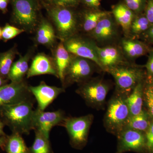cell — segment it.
Here are the masks:
<instances>
[{"instance_id": "obj_37", "label": "cell", "mask_w": 153, "mask_h": 153, "mask_svg": "<svg viewBox=\"0 0 153 153\" xmlns=\"http://www.w3.org/2000/svg\"><path fill=\"white\" fill-rule=\"evenodd\" d=\"M101 0H82V2L89 9H99Z\"/></svg>"}, {"instance_id": "obj_36", "label": "cell", "mask_w": 153, "mask_h": 153, "mask_svg": "<svg viewBox=\"0 0 153 153\" xmlns=\"http://www.w3.org/2000/svg\"><path fill=\"white\" fill-rule=\"evenodd\" d=\"M140 39L149 45H153V25H152L146 33L142 35Z\"/></svg>"}, {"instance_id": "obj_42", "label": "cell", "mask_w": 153, "mask_h": 153, "mask_svg": "<svg viewBox=\"0 0 153 153\" xmlns=\"http://www.w3.org/2000/svg\"><path fill=\"white\" fill-rule=\"evenodd\" d=\"M8 80V79H4L0 76V88L3 85L7 84Z\"/></svg>"}, {"instance_id": "obj_9", "label": "cell", "mask_w": 153, "mask_h": 153, "mask_svg": "<svg viewBox=\"0 0 153 153\" xmlns=\"http://www.w3.org/2000/svg\"><path fill=\"white\" fill-rule=\"evenodd\" d=\"M15 23L25 31L32 33L39 24L36 0H13Z\"/></svg>"}, {"instance_id": "obj_19", "label": "cell", "mask_w": 153, "mask_h": 153, "mask_svg": "<svg viewBox=\"0 0 153 153\" xmlns=\"http://www.w3.org/2000/svg\"><path fill=\"white\" fill-rule=\"evenodd\" d=\"M36 29V41L38 44L53 47L56 43L57 35L52 24L46 19H41Z\"/></svg>"}, {"instance_id": "obj_2", "label": "cell", "mask_w": 153, "mask_h": 153, "mask_svg": "<svg viewBox=\"0 0 153 153\" xmlns=\"http://www.w3.org/2000/svg\"><path fill=\"white\" fill-rule=\"evenodd\" d=\"M106 72L111 74L114 79L117 95L125 98L147 76L144 66L131 62L111 67Z\"/></svg>"}, {"instance_id": "obj_10", "label": "cell", "mask_w": 153, "mask_h": 153, "mask_svg": "<svg viewBox=\"0 0 153 153\" xmlns=\"http://www.w3.org/2000/svg\"><path fill=\"white\" fill-rule=\"evenodd\" d=\"M63 43L65 48L71 54L92 60L102 71L95 51V43L87 36H80L77 34Z\"/></svg>"}, {"instance_id": "obj_23", "label": "cell", "mask_w": 153, "mask_h": 153, "mask_svg": "<svg viewBox=\"0 0 153 153\" xmlns=\"http://www.w3.org/2000/svg\"><path fill=\"white\" fill-rule=\"evenodd\" d=\"M144 81L145 80L140 82L129 95L125 98L131 116L139 114L143 110Z\"/></svg>"}, {"instance_id": "obj_22", "label": "cell", "mask_w": 153, "mask_h": 153, "mask_svg": "<svg viewBox=\"0 0 153 153\" xmlns=\"http://www.w3.org/2000/svg\"><path fill=\"white\" fill-rule=\"evenodd\" d=\"M32 54L33 52L30 50L24 56L20 55L19 60L13 63L8 76V79L11 82H20L24 80L29 70V62Z\"/></svg>"}, {"instance_id": "obj_21", "label": "cell", "mask_w": 153, "mask_h": 153, "mask_svg": "<svg viewBox=\"0 0 153 153\" xmlns=\"http://www.w3.org/2000/svg\"><path fill=\"white\" fill-rule=\"evenodd\" d=\"M72 54L68 52L63 44L60 41L56 46L54 52V59L58 73L59 79L63 84L64 76L68 65L71 61Z\"/></svg>"}, {"instance_id": "obj_33", "label": "cell", "mask_w": 153, "mask_h": 153, "mask_svg": "<svg viewBox=\"0 0 153 153\" xmlns=\"http://www.w3.org/2000/svg\"><path fill=\"white\" fill-rule=\"evenodd\" d=\"M53 6L70 8L78 4L80 0H46Z\"/></svg>"}, {"instance_id": "obj_11", "label": "cell", "mask_w": 153, "mask_h": 153, "mask_svg": "<svg viewBox=\"0 0 153 153\" xmlns=\"http://www.w3.org/2000/svg\"><path fill=\"white\" fill-rule=\"evenodd\" d=\"M66 117L62 110L45 111L37 108L34 110L33 114V130L40 132L49 138L52 128L56 126H62Z\"/></svg>"}, {"instance_id": "obj_15", "label": "cell", "mask_w": 153, "mask_h": 153, "mask_svg": "<svg viewBox=\"0 0 153 153\" xmlns=\"http://www.w3.org/2000/svg\"><path fill=\"white\" fill-rule=\"evenodd\" d=\"M29 90L38 102V109L45 111L58 96L65 92V88L47 85L41 81L37 86L29 85Z\"/></svg>"}, {"instance_id": "obj_34", "label": "cell", "mask_w": 153, "mask_h": 153, "mask_svg": "<svg viewBox=\"0 0 153 153\" xmlns=\"http://www.w3.org/2000/svg\"><path fill=\"white\" fill-rule=\"evenodd\" d=\"M144 67L146 72L147 76L153 77V47L151 48L148 53L147 61Z\"/></svg>"}, {"instance_id": "obj_43", "label": "cell", "mask_w": 153, "mask_h": 153, "mask_svg": "<svg viewBox=\"0 0 153 153\" xmlns=\"http://www.w3.org/2000/svg\"><path fill=\"white\" fill-rule=\"evenodd\" d=\"M2 30L0 27V39L2 38Z\"/></svg>"}, {"instance_id": "obj_7", "label": "cell", "mask_w": 153, "mask_h": 153, "mask_svg": "<svg viewBox=\"0 0 153 153\" xmlns=\"http://www.w3.org/2000/svg\"><path fill=\"white\" fill-rule=\"evenodd\" d=\"M121 31L111 13L103 17L94 29L86 34V36L99 47H104L118 44L122 38Z\"/></svg>"}, {"instance_id": "obj_3", "label": "cell", "mask_w": 153, "mask_h": 153, "mask_svg": "<svg viewBox=\"0 0 153 153\" xmlns=\"http://www.w3.org/2000/svg\"><path fill=\"white\" fill-rule=\"evenodd\" d=\"M49 16L55 25L57 38L64 42L78 34L79 18L70 8L53 6L49 9Z\"/></svg>"}, {"instance_id": "obj_29", "label": "cell", "mask_w": 153, "mask_h": 153, "mask_svg": "<svg viewBox=\"0 0 153 153\" xmlns=\"http://www.w3.org/2000/svg\"><path fill=\"white\" fill-rule=\"evenodd\" d=\"M148 0H124L123 2L133 12L138 15L144 12Z\"/></svg>"}, {"instance_id": "obj_27", "label": "cell", "mask_w": 153, "mask_h": 153, "mask_svg": "<svg viewBox=\"0 0 153 153\" xmlns=\"http://www.w3.org/2000/svg\"><path fill=\"white\" fill-rule=\"evenodd\" d=\"M34 143L29 148V153H54L49 139L40 132L35 131Z\"/></svg>"}, {"instance_id": "obj_39", "label": "cell", "mask_w": 153, "mask_h": 153, "mask_svg": "<svg viewBox=\"0 0 153 153\" xmlns=\"http://www.w3.org/2000/svg\"><path fill=\"white\" fill-rule=\"evenodd\" d=\"M5 126L4 124L0 120V137L7 135L4 130Z\"/></svg>"}, {"instance_id": "obj_26", "label": "cell", "mask_w": 153, "mask_h": 153, "mask_svg": "<svg viewBox=\"0 0 153 153\" xmlns=\"http://www.w3.org/2000/svg\"><path fill=\"white\" fill-rule=\"evenodd\" d=\"M152 26L144 13L136 15L131 26L129 37L140 39Z\"/></svg>"}, {"instance_id": "obj_38", "label": "cell", "mask_w": 153, "mask_h": 153, "mask_svg": "<svg viewBox=\"0 0 153 153\" xmlns=\"http://www.w3.org/2000/svg\"><path fill=\"white\" fill-rule=\"evenodd\" d=\"M8 0H2L0 1V10H4L7 6Z\"/></svg>"}, {"instance_id": "obj_18", "label": "cell", "mask_w": 153, "mask_h": 153, "mask_svg": "<svg viewBox=\"0 0 153 153\" xmlns=\"http://www.w3.org/2000/svg\"><path fill=\"white\" fill-rule=\"evenodd\" d=\"M111 12L121 29L124 36L129 37L131 26L135 14L127 7L123 2L113 6L112 10Z\"/></svg>"}, {"instance_id": "obj_8", "label": "cell", "mask_w": 153, "mask_h": 153, "mask_svg": "<svg viewBox=\"0 0 153 153\" xmlns=\"http://www.w3.org/2000/svg\"><path fill=\"white\" fill-rule=\"evenodd\" d=\"M97 68H100L92 60L72 55L65 73L63 87L66 88L74 83L79 85L88 80L91 78Z\"/></svg>"}, {"instance_id": "obj_17", "label": "cell", "mask_w": 153, "mask_h": 153, "mask_svg": "<svg viewBox=\"0 0 153 153\" xmlns=\"http://www.w3.org/2000/svg\"><path fill=\"white\" fill-rule=\"evenodd\" d=\"M44 74L53 75L59 78L53 58L44 53H38L33 58L27 73V77L29 78Z\"/></svg>"}, {"instance_id": "obj_30", "label": "cell", "mask_w": 153, "mask_h": 153, "mask_svg": "<svg viewBox=\"0 0 153 153\" xmlns=\"http://www.w3.org/2000/svg\"><path fill=\"white\" fill-rule=\"evenodd\" d=\"M143 96L144 100L147 108V112L153 119V93L150 86L146 82L145 79Z\"/></svg>"}, {"instance_id": "obj_28", "label": "cell", "mask_w": 153, "mask_h": 153, "mask_svg": "<svg viewBox=\"0 0 153 153\" xmlns=\"http://www.w3.org/2000/svg\"><path fill=\"white\" fill-rule=\"evenodd\" d=\"M17 51L13 47L7 52L0 54V76L7 79Z\"/></svg>"}, {"instance_id": "obj_16", "label": "cell", "mask_w": 153, "mask_h": 153, "mask_svg": "<svg viewBox=\"0 0 153 153\" xmlns=\"http://www.w3.org/2000/svg\"><path fill=\"white\" fill-rule=\"evenodd\" d=\"M118 45L127 60L131 62L147 55L152 47L142 40L124 36L121 38Z\"/></svg>"}, {"instance_id": "obj_24", "label": "cell", "mask_w": 153, "mask_h": 153, "mask_svg": "<svg viewBox=\"0 0 153 153\" xmlns=\"http://www.w3.org/2000/svg\"><path fill=\"white\" fill-rule=\"evenodd\" d=\"M3 148L7 153H29L27 147L22 135L12 132L7 135L5 143Z\"/></svg>"}, {"instance_id": "obj_32", "label": "cell", "mask_w": 153, "mask_h": 153, "mask_svg": "<svg viewBox=\"0 0 153 153\" xmlns=\"http://www.w3.org/2000/svg\"><path fill=\"white\" fill-rule=\"evenodd\" d=\"M146 137V152L153 153V119L148 130L145 133Z\"/></svg>"}, {"instance_id": "obj_5", "label": "cell", "mask_w": 153, "mask_h": 153, "mask_svg": "<svg viewBox=\"0 0 153 153\" xmlns=\"http://www.w3.org/2000/svg\"><path fill=\"white\" fill-rule=\"evenodd\" d=\"M78 85L76 93L84 100L88 106L96 109L102 108L110 89L108 82L102 78L91 77Z\"/></svg>"}, {"instance_id": "obj_31", "label": "cell", "mask_w": 153, "mask_h": 153, "mask_svg": "<svg viewBox=\"0 0 153 153\" xmlns=\"http://www.w3.org/2000/svg\"><path fill=\"white\" fill-rule=\"evenodd\" d=\"M25 32V30L21 28L16 27L7 24L2 29V38L5 41H8L13 39Z\"/></svg>"}, {"instance_id": "obj_4", "label": "cell", "mask_w": 153, "mask_h": 153, "mask_svg": "<svg viewBox=\"0 0 153 153\" xmlns=\"http://www.w3.org/2000/svg\"><path fill=\"white\" fill-rule=\"evenodd\" d=\"M131 114L125 98L117 95L110 100L103 122L107 131L117 136L125 128Z\"/></svg>"}, {"instance_id": "obj_12", "label": "cell", "mask_w": 153, "mask_h": 153, "mask_svg": "<svg viewBox=\"0 0 153 153\" xmlns=\"http://www.w3.org/2000/svg\"><path fill=\"white\" fill-rule=\"evenodd\" d=\"M29 85L24 79L11 82L0 88V108L33 99Z\"/></svg>"}, {"instance_id": "obj_13", "label": "cell", "mask_w": 153, "mask_h": 153, "mask_svg": "<svg viewBox=\"0 0 153 153\" xmlns=\"http://www.w3.org/2000/svg\"><path fill=\"white\" fill-rule=\"evenodd\" d=\"M116 153L128 152L141 153L146 151L145 133L132 129L125 128L117 136Z\"/></svg>"}, {"instance_id": "obj_35", "label": "cell", "mask_w": 153, "mask_h": 153, "mask_svg": "<svg viewBox=\"0 0 153 153\" xmlns=\"http://www.w3.org/2000/svg\"><path fill=\"white\" fill-rule=\"evenodd\" d=\"M144 13L151 25H153V0H148Z\"/></svg>"}, {"instance_id": "obj_14", "label": "cell", "mask_w": 153, "mask_h": 153, "mask_svg": "<svg viewBox=\"0 0 153 153\" xmlns=\"http://www.w3.org/2000/svg\"><path fill=\"white\" fill-rule=\"evenodd\" d=\"M94 47L103 71L106 72L111 67L130 62L125 57L118 44L101 47L95 43Z\"/></svg>"}, {"instance_id": "obj_6", "label": "cell", "mask_w": 153, "mask_h": 153, "mask_svg": "<svg viewBox=\"0 0 153 153\" xmlns=\"http://www.w3.org/2000/svg\"><path fill=\"white\" fill-rule=\"evenodd\" d=\"M93 119L92 114L79 117H66L65 119L61 126L66 128L72 148L82 150L85 147Z\"/></svg>"}, {"instance_id": "obj_41", "label": "cell", "mask_w": 153, "mask_h": 153, "mask_svg": "<svg viewBox=\"0 0 153 153\" xmlns=\"http://www.w3.org/2000/svg\"><path fill=\"white\" fill-rule=\"evenodd\" d=\"M7 135L0 137V148H3L7 140Z\"/></svg>"}, {"instance_id": "obj_44", "label": "cell", "mask_w": 153, "mask_h": 153, "mask_svg": "<svg viewBox=\"0 0 153 153\" xmlns=\"http://www.w3.org/2000/svg\"><path fill=\"white\" fill-rule=\"evenodd\" d=\"M2 0H0V1H1Z\"/></svg>"}, {"instance_id": "obj_1", "label": "cell", "mask_w": 153, "mask_h": 153, "mask_svg": "<svg viewBox=\"0 0 153 153\" xmlns=\"http://www.w3.org/2000/svg\"><path fill=\"white\" fill-rule=\"evenodd\" d=\"M33 99L0 108V120L12 132L28 135L33 130Z\"/></svg>"}, {"instance_id": "obj_40", "label": "cell", "mask_w": 153, "mask_h": 153, "mask_svg": "<svg viewBox=\"0 0 153 153\" xmlns=\"http://www.w3.org/2000/svg\"><path fill=\"white\" fill-rule=\"evenodd\" d=\"M145 80H146V82L150 86L153 93V77H148L146 76Z\"/></svg>"}, {"instance_id": "obj_25", "label": "cell", "mask_w": 153, "mask_h": 153, "mask_svg": "<svg viewBox=\"0 0 153 153\" xmlns=\"http://www.w3.org/2000/svg\"><path fill=\"white\" fill-rule=\"evenodd\" d=\"M152 119L147 111L143 109L139 114L130 116L125 128L132 129L145 133L149 127Z\"/></svg>"}, {"instance_id": "obj_20", "label": "cell", "mask_w": 153, "mask_h": 153, "mask_svg": "<svg viewBox=\"0 0 153 153\" xmlns=\"http://www.w3.org/2000/svg\"><path fill=\"white\" fill-rule=\"evenodd\" d=\"M89 9L79 18V31L86 33V35L94 29L103 17L111 13V11L100 10L99 9Z\"/></svg>"}]
</instances>
